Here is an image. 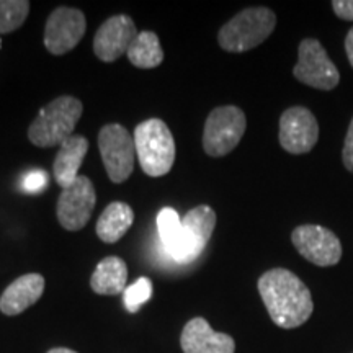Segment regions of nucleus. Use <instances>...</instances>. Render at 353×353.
Returning a JSON list of instances; mask_svg holds the SVG:
<instances>
[{
	"instance_id": "nucleus-1",
	"label": "nucleus",
	"mask_w": 353,
	"mask_h": 353,
	"mask_svg": "<svg viewBox=\"0 0 353 353\" xmlns=\"http://www.w3.org/2000/svg\"><path fill=\"white\" fill-rule=\"evenodd\" d=\"M257 286L268 316L278 327L296 329L312 316L311 291L293 272L272 268L259 278Z\"/></svg>"
},
{
	"instance_id": "nucleus-2",
	"label": "nucleus",
	"mask_w": 353,
	"mask_h": 353,
	"mask_svg": "<svg viewBox=\"0 0 353 353\" xmlns=\"http://www.w3.org/2000/svg\"><path fill=\"white\" fill-rule=\"evenodd\" d=\"M83 112L82 101L76 97H57L41 108L28 130V138L38 148H54L74 136Z\"/></svg>"
},
{
	"instance_id": "nucleus-3",
	"label": "nucleus",
	"mask_w": 353,
	"mask_h": 353,
	"mask_svg": "<svg viewBox=\"0 0 353 353\" xmlns=\"http://www.w3.org/2000/svg\"><path fill=\"white\" fill-rule=\"evenodd\" d=\"M136 157L145 175L164 176L175 162V141L169 126L159 118L139 123L134 130Z\"/></svg>"
},
{
	"instance_id": "nucleus-4",
	"label": "nucleus",
	"mask_w": 353,
	"mask_h": 353,
	"mask_svg": "<svg viewBox=\"0 0 353 353\" xmlns=\"http://www.w3.org/2000/svg\"><path fill=\"white\" fill-rule=\"evenodd\" d=\"M276 17L267 7H250L237 13L218 33V43L228 52H245L273 33Z\"/></svg>"
},
{
	"instance_id": "nucleus-5",
	"label": "nucleus",
	"mask_w": 353,
	"mask_h": 353,
	"mask_svg": "<svg viewBox=\"0 0 353 353\" xmlns=\"http://www.w3.org/2000/svg\"><path fill=\"white\" fill-rule=\"evenodd\" d=\"M247 128L241 108L226 105L210 113L203 131V149L211 157H223L237 148Z\"/></svg>"
},
{
	"instance_id": "nucleus-6",
	"label": "nucleus",
	"mask_w": 353,
	"mask_h": 353,
	"mask_svg": "<svg viewBox=\"0 0 353 353\" xmlns=\"http://www.w3.org/2000/svg\"><path fill=\"white\" fill-rule=\"evenodd\" d=\"M99 149L108 179L113 183H123L134 169V138L125 126L112 123L103 126L99 134Z\"/></svg>"
},
{
	"instance_id": "nucleus-7",
	"label": "nucleus",
	"mask_w": 353,
	"mask_h": 353,
	"mask_svg": "<svg viewBox=\"0 0 353 353\" xmlns=\"http://www.w3.org/2000/svg\"><path fill=\"white\" fill-rule=\"evenodd\" d=\"M293 74L304 85L317 90H334L341 82V72L330 61L324 46L314 38H306L299 43L298 63Z\"/></svg>"
},
{
	"instance_id": "nucleus-8",
	"label": "nucleus",
	"mask_w": 353,
	"mask_h": 353,
	"mask_svg": "<svg viewBox=\"0 0 353 353\" xmlns=\"http://www.w3.org/2000/svg\"><path fill=\"white\" fill-rule=\"evenodd\" d=\"M95 203L94 183L87 175H79L76 182L61 192L56 208L57 221L65 231H81L87 226Z\"/></svg>"
},
{
	"instance_id": "nucleus-9",
	"label": "nucleus",
	"mask_w": 353,
	"mask_h": 353,
	"mask_svg": "<svg viewBox=\"0 0 353 353\" xmlns=\"http://www.w3.org/2000/svg\"><path fill=\"white\" fill-rule=\"evenodd\" d=\"M296 250L307 262L317 267H334L342 259V244L327 228L316 224L298 226L291 234Z\"/></svg>"
},
{
	"instance_id": "nucleus-10",
	"label": "nucleus",
	"mask_w": 353,
	"mask_h": 353,
	"mask_svg": "<svg viewBox=\"0 0 353 353\" xmlns=\"http://www.w3.org/2000/svg\"><path fill=\"white\" fill-rule=\"evenodd\" d=\"M87 20L82 10L59 7L51 13L44 28V46L54 56L65 54L83 38Z\"/></svg>"
},
{
	"instance_id": "nucleus-11",
	"label": "nucleus",
	"mask_w": 353,
	"mask_h": 353,
	"mask_svg": "<svg viewBox=\"0 0 353 353\" xmlns=\"http://www.w3.org/2000/svg\"><path fill=\"white\" fill-rule=\"evenodd\" d=\"M319 139L316 117L304 107H291L280 118V144L290 154L312 151Z\"/></svg>"
},
{
	"instance_id": "nucleus-12",
	"label": "nucleus",
	"mask_w": 353,
	"mask_h": 353,
	"mask_svg": "<svg viewBox=\"0 0 353 353\" xmlns=\"http://www.w3.org/2000/svg\"><path fill=\"white\" fill-rule=\"evenodd\" d=\"M138 37L134 21L128 15H114L100 26L94 38V52L103 63H114L130 50Z\"/></svg>"
},
{
	"instance_id": "nucleus-13",
	"label": "nucleus",
	"mask_w": 353,
	"mask_h": 353,
	"mask_svg": "<svg viewBox=\"0 0 353 353\" xmlns=\"http://www.w3.org/2000/svg\"><path fill=\"white\" fill-rule=\"evenodd\" d=\"M183 353H234L236 342L231 335L216 332L208 321L195 317L188 321L180 335Z\"/></svg>"
},
{
	"instance_id": "nucleus-14",
	"label": "nucleus",
	"mask_w": 353,
	"mask_h": 353,
	"mask_svg": "<svg viewBox=\"0 0 353 353\" xmlns=\"http://www.w3.org/2000/svg\"><path fill=\"white\" fill-rule=\"evenodd\" d=\"M182 224L185 236V254L182 263H188L200 257L208 245L216 226V213L208 205L196 206L183 216Z\"/></svg>"
},
{
	"instance_id": "nucleus-15",
	"label": "nucleus",
	"mask_w": 353,
	"mask_h": 353,
	"mask_svg": "<svg viewBox=\"0 0 353 353\" xmlns=\"http://www.w3.org/2000/svg\"><path fill=\"white\" fill-rule=\"evenodd\" d=\"M44 291V278L39 273H26L17 278L0 296V311L6 316H19L33 306Z\"/></svg>"
},
{
	"instance_id": "nucleus-16",
	"label": "nucleus",
	"mask_w": 353,
	"mask_h": 353,
	"mask_svg": "<svg viewBox=\"0 0 353 353\" xmlns=\"http://www.w3.org/2000/svg\"><path fill=\"white\" fill-rule=\"evenodd\" d=\"M88 151V141L83 136H70V138L59 145L56 154L54 164H52V174L57 185L61 188H69L79 179V169H81L83 159Z\"/></svg>"
},
{
	"instance_id": "nucleus-17",
	"label": "nucleus",
	"mask_w": 353,
	"mask_h": 353,
	"mask_svg": "<svg viewBox=\"0 0 353 353\" xmlns=\"http://www.w3.org/2000/svg\"><path fill=\"white\" fill-rule=\"evenodd\" d=\"M128 281L126 262L120 257H105L97 265L95 272L90 276V286L97 294L103 296H117L125 293Z\"/></svg>"
},
{
	"instance_id": "nucleus-18",
	"label": "nucleus",
	"mask_w": 353,
	"mask_h": 353,
	"mask_svg": "<svg viewBox=\"0 0 353 353\" xmlns=\"http://www.w3.org/2000/svg\"><path fill=\"white\" fill-rule=\"evenodd\" d=\"M132 221H134V213L130 205L123 201L110 203L97 221V236L107 244H114L132 226Z\"/></svg>"
},
{
	"instance_id": "nucleus-19",
	"label": "nucleus",
	"mask_w": 353,
	"mask_h": 353,
	"mask_svg": "<svg viewBox=\"0 0 353 353\" xmlns=\"http://www.w3.org/2000/svg\"><path fill=\"white\" fill-rule=\"evenodd\" d=\"M157 229L162 244L172 259L183 262L185 236L183 224L174 208H164L157 214Z\"/></svg>"
},
{
	"instance_id": "nucleus-20",
	"label": "nucleus",
	"mask_w": 353,
	"mask_h": 353,
	"mask_svg": "<svg viewBox=\"0 0 353 353\" xmlns=\"http://www.w3.org/2000/svg\"><path fill=\"white\" fill-rule=\"evenodd\" d=\"M132 65L139 69H154L164 61V51L161 48L159 37L152 32H141L131 43L126 52Z\"/></svg>"
},
{
	"instance_id": "nucleus-21",
	"label": "nucleus",
	"mask_w": 353,
	"mask_h": 353,
	"mask_svg": "<svg viewBox=\"0 0 353 353\" xmlns=\"http://www.w3.org/2000/svg\"><path fill=\"white\" fill-rule=\"evenodd\" d=\"M30 13L28 0H0V33H13Z\"/></svg>"
},
{
	"instance_id": "nucleus-22",
	"label": "nucleus",
	"mask_w": 353,
	"mask_h": 353,
	"mask_svg": "<svg viewBox=\"0 0 353 353\" xmlns=\"http://www.w3.org/2000/svg\"><path fill=\"white\" fill-rule=\"evenodd\" d=\"M152 296V283L149 278H138L134 283L128 286L123 293V301H125V306L131 314L139 311V307L143 306L144 303H148Z\"/></svg>"
},
{
	"instance_id": "nucleus-23",
	"label": "nucleus",
	"mask_w": 353,
	"mask_h": 353,
	"mask_svg": "<svg viewBox=\"0 0 353 353\" xmlns=\"http://www.w3.org/2000/svg\"><path fill=\"white\" fill-rule=\"evenodd\" d=\"M48 185H50V176H48L46 172L41 169L30 170L28 174H25L23 179H21V190H23L25 193H30V195H33V193H41Z\"/></svg>"
},
{
	"instance_id": "nucleus-24",
	"label": "nucleus",
	"mask_w": 353,
	"mask_h": 353,
	"mask_svg": "<svg viewBox=\"0 0 353 353\" xmlns=\"http://www.w3.org/2000/svg\"><path fill=\"white\" fill-rule=\"evenodd\" d=\"M342 159H343V165H345V169L353 174V118H352L350 126H348L345 143H343Z\"/></svg>"
},
{
	"instance_id": "nucleus-25",
	"label": "nucleus",
	"mask_w": 353,
	"mask_h": 353,
	"mask_svg": "<svg viewBox=\"0 0 353 353\" xmlns=\"http://www.w3.org/2000/svg\"><path fill=\"white\" fill-rule=\"evenodd\" d=\"M332 8L339 19L345 21L353 20V0H334Z\"/></svg>"
},
{
	"instance_id": "nucleus-26",
	"label": "nucleus",
	"mask_w": 353,
	"mask_h": 353,
	"mask_svg": "<svg viewBox=\"0 0 353 353\" xmlns=\"http://www.w3.org/2000/svg\"><path fill=\"white\" fill-rule=\"evenodd\" d=\"M345 51H347V57L348 61H350L352 68H353V26L350 32L347 33V38H345Z\"/></svg>"
},
{
	"instance_id": "nucleus-27",
	"label": "nucleus",
	"mask_w": 353,
	"mask_h": 353,
	"mask_svg": "<svg viewBox=\"0 0 353 353\" xmlns=\"http://www.w3.org/2000/svg\"><path fill=\"white\" fill-rule=\"evenodd\" d=\"M48 353H77L74 350H70V348H64V347H57V348H51Z\"/></svg>"
}]
</instances>
